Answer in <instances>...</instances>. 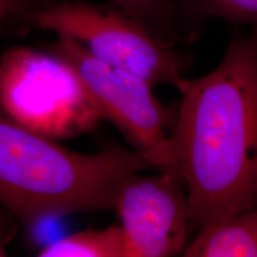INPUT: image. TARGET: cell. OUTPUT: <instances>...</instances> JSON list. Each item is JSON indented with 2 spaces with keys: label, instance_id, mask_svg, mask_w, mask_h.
Returning <instances> with one entry per match:
<instances>
[{
  "label": "cell",
  "instance_id": "cell-4",
  "mask_svg": "<svg viewBox=\"0 0 257 257\" xmlns=\"http://www.w3.org/2000/svg\"><path fill=\"white\" fill-rule=\"evenodd\" d=\"M29 22L78 42L95 59L136 74L153 86L168 83L180 89L186 81L173 43L113 5L60 2L30 11Z\"/></svg>",
  "mask_w": 257,
  "mask_h": 257
},
{
  "label": "cell",
  "instance_id": "cell-7",
  "mask_svg": "<svg viewBox=\"0 0 257 257\" xmlns=\"http://www.w3.org/2000/svg\"><path fill=\"white\" fill-rule=\"evenodd\" d=\"M186 257H257V206L201 227Z\"/></svg>",
  "mask_w": 257,
  "mask_h": 257
},
{
  "label": "cell",
  "instance_id": "cell-1",
  "mask_svg": "<svg viewBox=\"0 0 257 257\" xmlns=\"http://www.w3.org/2000/svg\"><path fill=\"white\" fill-rule=\"evenodd\" d=\"M179 91L170 148L189 224L201 229L257 206V27Z\"/></svg>",
  "mask_w": 257,
  "mask_h": 257
},
{
  "label": "cell",
  "instance_id": "cell-3",
  "mask_svg": "<svg viewBox=\"0 0 257 257\" xmlns=\"http://www.w3.org/2000/svg\"><path fill=\"white\" fill-rule=\"evenodd\" d=\"M0 108L22 126L56 141L105 119L72 63L27 47L11 48L0 59Z\"/></svg>",
  "mask_w": 257,
  "mask_h": 257
},
{
  "label": "cell",
  "instance_id": "cell-5",
  "mask_svg": "<svg viewBox=\"0 0 257 257\" xmlns=\"http://www.w3.org/2000/svg\"><path fill=\"white\" fill-rule=\"evenodd\" d=\"M51 51L72 63L105 119L119 128L136 152L154 168L176 169L168 135L170 110L154 94L153 85L101 62L68 37L59 36Z\"/></svg>",
  "mask_w": 257,
  "mask_h": 257
},
{
  "label": "cell",
  "instance_id": "cell-9",
  "mask_svg": "<svg viewBox=\"0 0 257 257\" xmlns=\"http://www.w3.org/2000/svg\"><path fill=\"white\" fill-rule=\"evenodd\" d=\"M178 16L202 21L221 18L232 23L257 24V0H179Z\"/></svg>",
  "mask_w": 257,
  "mask_h": 257
},
{
  "label": "cell",
  "instance_id": "cell-2",
  "mask_svg": "<svg viewBox=\"0 0 257 257\" xmlns=\"http://www.w3.org/2000/svg\"><path fill=\"white\" fill-rule=\"evenodd\" d=\"M150 168L152 162L136 150L74 152L16 123L0 108V206L27 226L113 210L121 182Z\"/></svg>",
  "mask_w": 257,
  "mask_h": 257
},
{
  "label": "cell",
  "instance_id": "cell-10",
  "mask_svg": "<svg viewBox=\"0 0 257 257\" xmlns=\"http://www.w3.org/2000/svg\"><path fill=\"white\" fill-rule=\"evenodd\" d=\"M111 5L140 21L161 40L173 43L178 18L175 3L170 0H112Z\"/></svg>",
  "mask_w": 257,
  "mask_h": 257
},
{
  "label": "cell",
  "instance_id": "cell-8",
  "mask_svg": "<svg viewBox=\"0 0 257 257\" xmlns=\"http://www.w3.org/2000/svg\"><path fill=\"white\" fill-rule=\"evenodd\" d=\"M40 257H124L120 225L102 230H85L47 244Z\"/></svg>",
  "mask_w": 257,
  "mask_h": 257
},
{
  "label": "cell",
  "instance_id": "cell-12",
  "mask_svg": "<svg viewBox=\"0 0 257 257\" xmlns=\"http://www.w3.org/2000/svg\"><path fill=\"white\" fill-rule=\"evenodd\" d=\"M8 256V251H6L5 248V240H4V236H3L2 230H0V257Z\"/></svg>",
  "mask_w": 257,
  "mask_h": 257
},
{
  "label": "cell",
  "instance_id": "cell-6",
  "mask_svg": "<svg viewBox=\"0 0 257 257\" xmlns=\"http://www.w3.org/2000/svg\"><path fill=\"white\" fill-rule=\"evenodd\" d=\"M128 175L115 193L124 257H168L184 252L189 224L187 192L178 169Z\"/></svg>",
  "mask_w": 257,
  "mask_h": 257
},
{
  "label": "cell",
  "instance_id": "cell-11",
  "mask_svg": "<svg viewBox=\"0 0 257 257\" xmlns=\"http://www.w3.org/2000/svg\"><path fill=\"white\" fill-rule=\"evenodd\" d=\"M27 0H0V23L9 16L23 11Z\"/></svg>",
  "mask_w": 257,
  "mask_h": 257
}]
</instances>
